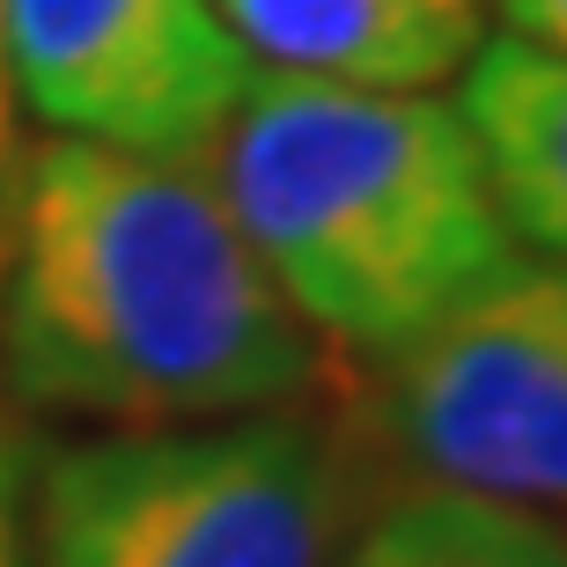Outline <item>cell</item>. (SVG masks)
Segmentation results:
<instances>
[{"mask_svg":"<svg viewBox=\"0 0 567 567\" xmlns=\"http://www.w3.org/2000/svg\"><path fill=\"white\" fill-rule=\"evenodd\" d=\"M16 435H8V421H0V567H22V508H16Z\"/></svg>","mask_w":567,"mask_h":567,"instance_id":"obj_9","label":"cell"},{"mask_svg":"<svg viewBox=\"0 0 567 567\" xmlns=\"http://www.w3.org/2000/svg\"><path fill=\"white\" fill-rule=\"evenodd\" d=\"M8 82L52 133L199 163L251 89L214 0H0Z\"/></svg>","mask_w":567,"mask_h":567,"instance_id":"obj_5","label":"cell"},{"mask_svg":"<svg viewBox=\"0 0 567 567\" xmlns=\"http://www.w3.org/2000/svg\"><path fill=\"white\" fill-rule=\"evenodd\" d=\"M377 421L421 480L567 524V258L524 251L391 354Z\"/></svg>","mask_w":567,"mask_h":567,"instance_id":"obj_4","label":"cell"},{"mask_svg":"<svg viewBox=\"0 0 567 567\" xmlns=\"http://www.w3.org/2000/svg\"><path fill=\"white\" fill-rule=\"evenodd\" d=\"M8 52H0V274H8V163H16V111H8Z\"/></svg>","mask_w":567,"mask_h":567,"instance_id":"obj_10","label":"cell"},{"mask_svg":"<svg viewBox=\"0 0 567 567\" xmlns=\"http://www.w3.org/2000/svg\"><path fill=\"white\" fill-rule=\"evenodd\" d=\"M347 450L274 405L60 450L38 494V567H332Z\"/></svg>","mask_w":567,"mask_h":567,"instance_id":"obj_3","label":"cell"},{"mask_svg":"<svg viewBox=\"0 0 567 567\" xmlns=\"http://www.w3.org/2000/svg\"><path fill=\"white\" fill-rule=\"evenodd\" d=\"M339 567H567V524L464 486H405L354 530Z\"/></svg>","mask_w":567,"mask_h":567,"instance_id":"obj_8","label":"cell"},{"mask_svg":"<svg viewBox=\"0 0 567 567\" xmlns=\"http://www.w3.org/2000/svg\"><path fill=\"white\" fill-rule=\"evenodd\" d=\"M457 111L486 155L516 244L530 258H567V52L486 38L464 60Z\"/></svg>","mask_w":567,"mask_h":567,"instance_id":"obj_7","label":"cell"},{"mask_svg":"<svg viewBox=\"0 0 567 567\" xmlns=\"http://www.w3.org/2000/svg\"><path fill=\"white\" fill-rule=\"evenodd\" d=\"M8 391L111 435L310 399L324 339L258 266L199 163L96 141L30 155L0 274Z\"/></svg>","mask_w":567,"mask_h":567,"instance_id":"obj_1","label":"cell"},{"mask_svg":"<svg viewBox=\"0 0 567 567\" xmlns=\"http://www.w3.org/2000/svg\"><path fill=\"white\" fill-rule=\"evenodd\" d=\"M494 0H214L266 74L339 89H442L486 44Z\"/></svg>","mask_w":567,"mask_h":567,"instance_id":"obj_6","label":"cell"},{"mask_svg":"<svg viewBox=\"0 0 567 567\" xmlns=\"http://www.w3.org/2000/svg\"><path fill=\"white\" fill-rule=\"evenodd\" d=\"M199 169L324 354H405L524 258L464 111L435 89L258 66Z\"/></svg>","mask_w":567,"mask_h":567,"instance_id":"obj_2","label":"cell"}]
</instances>
